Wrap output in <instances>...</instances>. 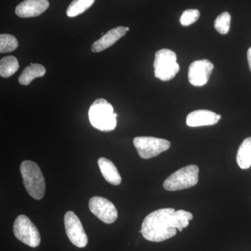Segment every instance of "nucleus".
I'll return each instance as SVG.
<instances>
[{
    "mask_svg": "<svg viewBox=\"0 0 251 251\" xmlns=\"http://www.w3.org/2000/svg\"><path fill=\"white\" fill-rule=\"evenodd\" d=\"M193 214L184 210L175 211L173 208H163L150 213L144 219L141 232L150 242H161L175 236L188 227Z\"/></svg>",
    "mask_w": 251,
    "mask_h": 251,
    "instance_id": "nucleus-1",
    "label": "nucleus"
},
{
    "mask_svg": "<svg viewBox=\"0 0 251 251\" xmlns=\"http://www.w3.org/2000/svg\"><path fill=\"white\" fill-rule=\"evenodd\" d=\"M117 114L105 99H99L91 105L89 118L94 128L104 132L112 131L117 126Z\"/></svg>",
    "mask_w": 251,
    "mask_h": 251,
    "instance_id": "nucleus-2",
    "label": "nucleus"
},
{
    "mask_svg": "<svg viewBox=\"0 0 251 251\" xmlns=\"http://www.w3.org/2000/svg\"><path fill=\"white\" fill-rule=\"evenodd\" d=\"M21 175L26 191L31 197L41 200L45 196L46 181L41 168L34 162L25 161L21 163Z\"/></svg>",
    "mask_w": 251,
    "mask_h": 251,
    "instance_id": "nucleus-3",
    "label": "nucleus"
},
{
    "mask_svg": "<svg viewBox=\"0 0 251 251\" xmlns=\"http://www.w3.org/2000/svg\"><path fill=\"white\" fill-rule=\"evenodd\" d=\"M198 179L199 168L196 165H189L168 176L163 183V188L168 191L186 189L196 186Z\"/></svg>",
    "mask_w": 251,
    "mask_h": 251,
    "instance_id": "nucleus-4",
    "label": "nucleus"
},
{
    "mask_svg": "<svg viewBox=\"0 0 251 251\" xmlns=\"http://www.w3.org/2000/svg\"><path fill=\"white\" fill-rule=\"evenodd\" d=\"M155 76L162 81L171 80L177 74L179 65L176 62V54L174 51L161 49L155 54Z\"/></svg>",
    "mask_w": 251,
    "mask_h": 251,
    "instance_id": "nucleus-5",
    "label": "nucleus"
},
{
    "mask_svg": "<svg viewBox=\"0 0 251 251\" xmlns=\"http://www.w3.org/2000/svg\"><path fill=\"white\" fill-rule=\"evenodd\" d=\"M14 233L18 240L28 247L36 248L40 244V233L27 216L20 215L16 218L14 224Z\"/></svg>",
    "mask_w": 251,
    "mask_h": 251,
    "instance_id": "nucleus-6",
    "label": "nucleus"
},
{
    "mask_svg": "<svg viewBox=\"0 0 251 251\" xmlns=\"http://www.w3.org/2000/svg\"><path fill=\"white\" fill-rule=\"evenodd\" d=\"M133 145L142 158L150 159L167 151L171 144L168 140L154 137H136L133 139Z\"/></svg>",
    "mask_w": 251,
    "mask_h": 251,
    "instance_id": "nucleus-7",
    "label": "nucleus"
},
{
    "mask_svg": "<svg viewBox=\"0 0 251 251\" xmlns=\"http://www.w3.org/2000/svg\"><path fill=\"white\" fill-rule=\"evenodd\" d=\"M66 233L70 242L78 248H85L88 244V238L82 223L75 213L67 211L64 216Z\"/></svg>",
    "mask_w": 251,
    "mask_h": 251,
    "instance_id": "nucleus-8",
    "label": "nucleus"
},
{
    "mask_svg": "<svg viewBox=\"0 0 251 251\" xmlns=\"http://www.w3.org/2000/svg\"><path fill=\"white\" fill-rule=\"evenodd\" d=\"M89 207L91 212L105 224H113L118 217L116 207L106 198L99 196L91 198Z\"/></svg>",
    "mask_w": 251,
    "mask_h": 251,
    "instance_id": "nucleus-9",
    "label": "nucleus"
},
{
    "mask_svg": "<svg viewBox=\"0 0 251 251\" xmlns=\"http://www.w3.org/2000/svg\"><path fill=\"white\" fill-rule=\"evenodd\" d=\"M214 65L207 59L193 62L188 69V77L190 83L196 87L205 85L209 80Z\"/></svg>",
    "mask_w": 251,
    "mask_h": 251,
    "instance_id": "nucleus-10",
    "label": "nucleus"
},
{
    "mask_svg": "<svg viewBox=\"0 0 251 251\" xmlns=\"http://www.w3.org/2000/svg\"><path fill=\"white\" fill-rule=\"evenodd\" d=\"M48 0H25L18 5L16 14L21 18H32L40 16L49 7Z\"/></svg>",
    "mask_w": 251,
    "mask_h": 251,
    "instance_id": "nucleus-11",
    "label": "nucleus"
},
{
    "mask_svg": "<svg viewBox=\"0 0 251 251\" xmlns=\"http://www.w3.org/2000/svg\"><path fill=\"white\" fill-rule=\"evenodd\" d=\"M219 121L217 114L207 110L191 112L186 117V125L191 127L215 125Z\"/></svg>",
    "mask_w": 251,
    "mask_h": 251,
    "instance_id": "nucleus-12",
    "label": "nucleus"
},
{
    "mask_svg": "<svg viewBox=\"0 0 251 251\" xmlns=\"http://www.w3.org/2000/svg\"><path fill=\"white\" fill-rule=\"evenodd\" d=\"M126 33V28L120 26L108 31L105 35L102 36L99 40L95 41L92 46V50L94 52H99L105 50L109 47L115 44L120 40Z\"/></svg>",
    "mask_w": 251,
    "mask_h": 251,
    "instance_id": "nucleus-13",
    "label": "nucleus"
},
{
    "mask_svg": "<svg viewBox=\"0 0 251 251\" xmlns=\"http://www.w3.org/2000/svg\"><path fill=\"white\" fill-rule=\"evenodd\" d=\"M98 164L104 179L108 183L115 186L121 184V176L117 171L116 166L108 158L101 157L98 160Z\"/></svg>",
    "mask_w": 251,
    "mask_h": 251,
    "instance_id": "nucleus-14",
    "label": "nucleus"
},
{
    "mask_svg": "<svg viewBox=\"0 0 251 251\" xmlns=\"http://www.w3.org/2000/svg\"><path fill=\"white\" fill-rule=\"evenodd\" d=\"M45 67L39 64H31L29 67L23 70L22 74L18 78V82L23 85H28L31 81L36 77H42L45 75Z\"/></svg>",
    "mask_w": 251,
    "mask_h": 251,
    "instance_id": "nucleus-15",
    "label": "nucleus"
},
{
    "mask_svg": "<svg viewBox=\"0 0 251 251\" xmlns=\"http://www.w3.org/2000/svg\"><path fill=\"white\" fill-rule=\"evenodd\" d=\"M237 162L239 168L249 169L251 166V137L243 141L238 150Z\"/></svg>",
    "mask_w": 251,
    "mask_h": 251,
    "instance_id": "nucleus-16",
    "label": "nucleus"
},
{
    "mask_svg": "<svg viewBox=\"0 0 251 251\" xmlns=\"http://www.w3.org/2000/svg\"><path fill=\"white\" fill-rule=\"evenodd\" d=\"M19 69V63L14 56L3 57L0 61V75L9 77L14 75Z\"/></svg>",
    "mask_w": 251,
    "mask_h": 251,
    "instance_id": "nucleus-17",
    "label": "nucleus"
},
{
    "mask_svg": "<svg viewBox=\"0 0 251 251\" xmlns=\"http://www.w3.org/2000/svg\"><path fill=\"white\" fill-rule=\"evenodd\" d=\"M95 0H74L67 10V15L73 18L83 14L93 5Z\"/></svg>",
    "mask_w": 251,
    "mask_h": 251,
    "instance_id": "nucleus-18",
    "label": "nucleus"
},
{
    "mask_svg": "<svg viewBox=\"0 0 251 251\" xmlns=\"http://www.w3.org/2000/svg\"><path fill=\"white\" fill-rule=\"evenodd\" d=\"M18 41L11 34H2L0 35V52L7 53L17 49Z\"/></svg>",
    "mask_w": 251,
    "mask_h": 251,
    "instance_id": "nucleus-19",
    "label": "nucleus"
},
{
    "mask_svg": "<svg viewBox=\"0 0 251 251\" xmlns=\"http://www.w3.org/2000/svg\"><path fill=\"white\" fill-rule=\"evenodd\" d=\"M230 14L228 12H224L216 18L214 27L220 34H227L230 27Z\"/></svg>",
    "mask_w": 251,
    "mask_h": 251,
    "instance_id": "nucleus-20",
    "label": "nucleus"
},
{
    "mask_svg": "<svg viewBox=\"0 0 251 251\" xmlns=\"http://www.w3.org/2000/svg\"><path fill=\"white\" fill-rule=\"evenodd\" d=\"M200 11L198 9H188L184 11L180 17V23L183 26H189L198 21Z\"/></svg>",
    "mask_w": 251,
    "mask_h": 251,
    "instance_id": "nucleus-21",
    "label": "nucleus"
},
{
    "mask_svg": "<svg viewBox=\"0 0 251 251\" xmlns=\"http://www.w3.org/2000/svg\"><path fill=\"white\" fill-rule=\"evenodd\" d=\"M247 58H248V62H249V67H250L251 72V47L250 48V49L248 50Z\"/></svg>",
    "mask_w": 251,
    "mask_h": 251,
    "instance_id": "nucleus-22",
    "label": "nucleus"
},
{
    "mask_svg": "<svg viewBox=\"0 0 251 251\" xmlns=\"http://www.w3.org/2000/svg\"><path fill=\"white\" fill-rule=\"evenodd\" d=\"M217 118L219 119V120H221V115H217Z\"/></svg>",
    "mask_w": 251,
    "mask_h": 251,
    "instance_id": "nucleus-23",
    "label": "nucleus"
},
{
    "mask_svg": "<svg viewBox=\"0 0 251 251\" xmlns=\"http://www.w3.org/2000/svg\"><path fill=\"white\" fill-rule=\"evenodd\" d=\"M125 28H126V31H129V29H130L129 27H126Z\"/></svg>",
    "mask_w": 251,
    "mask_h": 251,
    "instance_id": "nucleus-24",
    "label": "nucleus"
}]
</instances>
